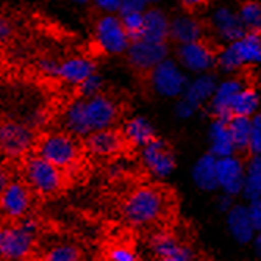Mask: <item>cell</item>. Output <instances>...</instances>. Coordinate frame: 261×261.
Segmentation results:
<instances>
[{
  "mask_svg": "<svg viewBox=\"0 0 261 261\" xmlns=\"http://www.w3.org/2000/svg\"><path fill=\"white\" fill-rule=\"evenodd\" d=\"M169 210V200L160 188L141 186L132 191L122 203V216L135 228L156 224Z\"/></svg>",
  "mask_w": 261,
  "mask_h": 261,
  "instance_id": "obj_1",
  "label": "cell"
},
{
  "mask_svg": "<svg viewBox=\"0 0 261 261\" xmlns=\"http://www.w3.org/2000/svg\"><path fill=\"white\" fill-rule=\"evenodd\" d=\"M39 222L30 215L19 221L0 222V259L23 261L36 246Z\"/></svg>",
  "mask_w": 261,
  "mask_h": 261,
  "instance_id": "obj_2",
  "label": "cell"
},
{
  "mask_svg": "<svg viewBox=\"0 0 261 261\" xmlns=\"http://www.w3.org/2000/svg\"><path fill=\"white\" fill-rule=\"evenodd\" d=\"M23 181L32 193L49 197L57 194L64 185L63 171L39 155H30L23 161Z\"/></svg>",
  "mask_w": 261,
  "mask_h": 261,
  "instance_id": "obj_3",
  "label": "cell"
},
{
  "mask_svg": "<svg viewBox=\"0 0 261 261\" xmlns=\"http://www.w3.org/2000/svg\"><path fill=\"white\" fill-rule=\"evenodd\" d=\"M36 155L42 156L57 168L70 169L79 163L80 147L77 141L64 133H49L44 135L36 142Z\"/></svg>",
  "mask_w": 261,
  "mask_h": 261,
  "instance_id": "obj_4",
  "label": "cell"
},
{
  "mask_svg": "<svg viewBox=\"0 0 261 261\" xmlns=\"http://www.w3.org/2000/svg\"><path fill=\"white\" fill-rule=\"evenodd\" d=\"M261 61V36L250 32L243 38L233 41L219 55V64L224 70H236L247 63Z\"/></svg>",
  "mask_w": 261,
  "mask_h": 261,
  "instance_id": "obj_5",
  "label": "cell"
},
{
  "mask_svg": "<svg viewBox=\"0 0 261 261\" xmlns=\"http://www.w3.org/2000/svg\"><path fill=\"white\" fill-rule=\"evenodd\" d=\"M33 193L23 180H10L0 193V216L7 221H19L30 215Z\"/></svg>",
  "mask_w": 261,
  "mask_h": 261,
  "instance_id": "obj_6",
  "label": "cell"
},
{
  "mask_svg": "<svg viewBox=\"0 0 261 261\" xmlns=\"http://www.w3.org/2000/svg\"><path fill=\"white\" fill-rule=\"evenodd\" d=\"M35 142V135L29 125L17 122L0 124V152L5 156L16 160L27 155Z\"/></svg>",
  "mask_w": 261,
  "mask_h": 261,
  "instance_id": "obj_7",
  "label": "cell"
},
{
  "mask_svg": "<svg viewBox=\"0 0 261 261\" xmlns=\"http://www.w3.org/2000/svg\"><path fill=\"white\" fill-rule=\"evenodd\" d=\"M97 45L107 54H122L128 49L130 38L125 33L119 17L113 14L102 16L96 23Z\"/></svg>",
  "mask_w": 261,
  "mask_h": 261,
  "instance_id": "obj_8",
  "label": "cell"
},
{
  "mask_svg": "<svg viewBox=\"0 0 261 261\" xmlns=\"http://www.w3.org/2000/svg\"><path fill=\"white\" fill-rule=\"evenodd\" d=\"M83 117L89 133L105 130L116 122L117 107L110 97L97 94L94 97L83 99Z\"/></svg>",
  "mask_w": 261,
  "mask_h": 261,
  "instance_id": "obj_9",
  "label": "cell"
},
{
  "mask_svg": "<svg viewBox=\"0 0 261 261\" xmlns=\"http://www.w3.org/2000/svg\"><path fill=\"white\" fill-rule=\"evenodd\" d=\"M150 83L164 97H177L186 88V79L172 60H163L150 70Z\"/></svg>",
  "mask_w": 261,
  "mask_h": 261,
  "instance_id": "obj_10",
  "label": "cell"
},
{
  "mask_svg": "<svg viewBox=\"0 0 261 261\" xmlns=\"http://www.w3.org/2000/svg\"><path fill=\"white\" fill-rule=\"evenodd\" d=\"M142 163L146 169L156 178L169 177L175 168V160L164 141L152 139L142 147Z\"/></svg>",
  "mask_w": 261,
  "mask_h": 261,
  "instance_id": "obj_11",
  "label": "cell"
},
{
  "mask_svg": "<svg viewBox=\"0 0 261 261\" xmlns=\"http://www.w3.org/2000/svg\"><path fill=\"white\" fill-rule=\"evenodd\" d=\"M168 47L164 42H152L146 39H135L128 45V58L138 70H152L156 64L166 60Z\"/></svg>",
  "mask_w": 261,
  "mask_h": 261,
  "instance_id": "obj_12",
  "label": "cell"
},
{
  "mask_svg": "<svg viewBox=\"0 0 261 261\" xmlns=\"http://www.w3.org/2000/svg\"><path fill=\"white\" fill-rule=\"evenodd\" d=\"M216 171H218V188L228 196H238L243 191V183H244V166L243 163L230 156L218 158L216 163Z\"/></svg>",
  "mask_w": 261,
  "mask_h": 261,
  "instance_id": "obj_13",
  "label": "cell"
},
{
  "mask_svg": "<svg viewBox=\"0 0 261 261\" xmlns=\"http://www.w3.org/2000/svg\"><path fill=\"white\" fill-rule=\"evenodd\" d=\"M178 57L181 64L193 72H205L215 64V55H213L211 49L199 41L181 44Z\"/></svg>",
  "mask_w": 261,
  "mask_h": 261,
  "instance_id": "obj_14",
  "label": "cell"
},
{
  "mask_svg": "<svg viewBox=\"0 0 261 261\" xmlns=\"http://www.w3.org/2000/svg\"><path fill=\"white\" fill-rule=\"evenodd\" d=\"M227 227L230 234L233 236V240L240 244L250 243L256 233L249 215V210L244 205H233L227 211Z\"/></svg>",
  "mask_w": 261,
  "mask_h": 261,
  "instance_id": "obj_15",
  "label": "cell"
},
{
  "mask_svg": "<svg viewBox=\"0 0 261 261\" xmlns=\"http://www.w3.org/2000/svg\"><path fill=\"white\" fill-rule=\"evenodd\" d=\"M122 136L110 128L92 132L86 138V149L96 156H111L122 150Z\"/></svg>",
  "mask_w": 261,
  "mask_h": 261,
  "instance_id": "obj_16",
  "label": "cell"
},
{
  "mask_svg": "<svg viewBox=\"0 0 261 261\" xmlns=\"http://www.w3.org/2000/svg\"><path fill=\"white\" fill-rule=\"evenodd\" d=\"M241 88V82L238 80H227L216 86L211 96V110L219 121L227 122L231 117V102Z\"/></svg>",
  "mask_w": 261,
  "mask_h": 261,
  "instance_id": "obj_17",
  "label": "cell"
},
{
  "mask_svg": "<svg viewBox=\"0 0 261 261\" xmlns=\"http://www.w3.org/2000/svg\"><path fill=\"white\" fill-rule=\"evenodd\" d=\"M94 72H96V66L85 57L67 58L58 66V77L69 85H80Z\"/></svg>",
  "mask_w": 261,
  "mask_h": 261,
  "instance_id": "obj_18",
  "label": "cell"
},
{
  "mask_svg": "<svg viewBox=\"0 0 261 261\" xmlns=\"http://www.w3.org/2000/svg\"><path fill=\"white\" fill-rule=\"evenodd\" d=\"M169 36V20L161 10L152 8L144 13V27L141 38L152 42H164Z\"/></svg>",
  "mask_w": 261,
  "mask_h": 261,
  "instance_id": "obj_19",
  "label": "cell"
},
{
  "mask_svg": "<svg viewBox=\"0 0 261 261\" xmlns=\"http://www.w3.org/2000/svg\"><path fill=\"white\" fill-rule=\"evenodd\" d=\"M213 23L219 33V36L225 41H236L244 36V25L240 19V16H236L233 11L227 8H219L215 16H213Z\"/></svg>",
  "mask_w": 261,
  "mask_h": 261,
  "instance_id": "obj_20",
  "label": "cell"
},
{
  "mask_svg": "<svg viewBox=\"0 0 261 261\" xmlns=\"http://www.w3.org/2000/svg\"><path fill=\"white\" fill-rule=\"evenodd\" d=\"M216 163H218V158L213 153H208V155H203L194 166V169H193L194 183L200 189H203V191H215L218 188Z\"/></svg>",
  "mask_w": 261,
  "mask_h": 261,
  "instance_id": "obj_21",
  "label": "cell"
},
{
  "mask_svg": "<svg viewBox=\"0 0 261 261\" xmlns=\"http://www.w3.org/2000/svg\"><path fill=\"white\" fill-rule=\"evenodd\" d=\"M216 86L218 85L213 75H200L199 79H196L185 88L183 99H186L189 103H193L196 108H199L203 102L211 99Z\"/></svg>",
  "mask_w": 261,
  "mask_h": 261,
  "instance_id": "obj_22",
  "label": "cell"
},
{
  "mask_svg": "<svg viewBox=\"0 0 261 261\" xmlns=\"http://www.w3.org/2000/svg\"><path fill=\"white\" fill-rule=\"evenodd\" d=\"M169 35L180 44H188L199 41L202 35L200 23L189 17V16H178L169 23Z\"/></svg>",
  "mask_w": 261,
  "mask_h": 261,
  "instance_id": "obj_23",
  "label": "cell"
},
{
  "mask_svg": "<svg viewBox=\"0 0 261 261\" xmlns=\"http://www.w3.org/2000/svg\"><path fill=\"white\" fill-rule=\"evenodd\" d=\"M210 141H211V152L216 158H222V156H230L233 155L234 144L233 139L230 136L227 122L224 121H216L210 128Z\"/></svg>",
  "mask_w": 261,
  "mask_h": 261,
  "instance_id": "obj_24",
  "label": "cell"
},
{
  "mask_svg": "<svg viewBox=\"0 0 261 261\" xmlns=\"http://www.w3.org/2000/svg\"><path fill=\"white\" fill-rule=\"evenodd\" d=\"M153 127L152 124L146 119V117H133L125 124L124 128V138L133 146L144 147L147 142L153 139Z\"/></svg>",
  "mask_w": 261,
  "mask_h": 261,
  "instance_id": "obj_25",
  "label": "cell"
},
{
  "mask_svg": "<svg viewBox=\"0 0 261 261\" xmlns=\"http://www.w3.org/2000/svg\"><path fill=\"white\" fill-rule=\"evenodd\" d=\"M63 124L69 130V133H72L75 136L89 135V130L85 124V117H83V99H77L67 105V108L63 113Z\"/></svg>",
  "mask_w": 261,
  "mask_h": 261,
  "instance_id": "obj_26",
  "label": "cell"
},
{
  "mask_svg": "<svg viewBox=\"0 0 261 261\" xmlns=\"http://www.w3.org/2000/svg\"><path fill=\"white\" fill-rule=\"evenodd\" d=\"M241 193L250 202L261 199V156L259 155H256L247 166V169L244 172V183Z\"/></svg>",
  "mask_w": 261,
  "mask_h": 261,
  "instance_id": "obj_27",
  "label": "cell"
},
{
  "mask_svg": "<svg viewBox=\"0 0 261 261\" xmlns=\"http://www.w3.org/2000/svg\"><path fill=\"white\" fill-rule=\"evenodd\" d=\"M227 127L230 136L233 139L234 149H249V139H250V119L244 116H231L227 121Z\"/></svg>",
  "mask_w": 261,
  "mask_h": 261,
  "instance_id": "obj_28",
  "label": "cell"
},
{
  "mask_svg": "<svg viewBox=\"0 0 261 261\" xmlns=\"http://www.w3.org/2000/svg\"><path fill=\"white\" fill-rule=\"evenodd\" d=\"M258 96L253 89H240L231 102V116H252L258 108Z\"/></svg>",
  "mask_w": 261,
  "mask_h": 261,
  "instance_id": "obj_29",
  "label": "cell"
},
{
  "mask_svg": "<svg viewBox=\"0 0 261 261\" xmlns=\"http://www.w3.org/2000/svg\"><path fill=\"white\" fill-rule=\"evenodd\" d=\"M178 246H180L178 240L169 231H156L149 240V247L160 261L166 256H169Z\"/></svg>",
  "mask_w": 261,
  "mask_h": 261,
  "instance_id": "obj_30",
  "label": "cell"
},
{
  "mask_svg": "<svg viewBox=\"0 0 261 261\" xmlns=\"http://www.w3.org/2000/svg\"><path fill=\"white\" fill-rule=\"evenodd\" d=\"M80 259H82L80 249L69 243L52 246L42 256V261H80Z\"/></svg>",
  "mask_w": 261,
  "mask_h": 261,
  "instance_id": "obj_31",
  "label": "cell"
},
{
  "mask_svg": "<svg viewBox=\"0 0 261 261\" xmlns=\"http://www.w3.org/2000/svg\"><path fill=\"white\" fill-rule=\"evenodd\" d=\"M240 19L244 29L250 32H258L261 29V5L258 2H247L241 8Z\"/></svg>",
  "mask_w": 261,
  "mask_h": 261,
  "instance_id": "obj_32",
  "label": "cell"
},
{
  "mask_svg": "<svg viewBox=\"0 0 261 261\" xmlns=\"http://www.w3.org/2000/svg\"><path fill=\"white\" fill-rule=\"evenodd\" d=\"M122 27L130 39H139L144 27V13H124L122 14Z\"/></svg>",
  "mask_w": 261,
  "mask_h": 261,
  "instance_id": "obj_33",
  "label": "cell"
},
{
  "mask_svg": "<svg viewBox=\"0 0 261 261\" xmlns=\"http://www.w3.org/2000/svg\"><path fill=\"white\" fill-rule=\"evenodd\" d=\"M108 261H139L136 250L125 244H116L108 249L107 252Z\"/></svg>",
  "mask_w": 261,
  "mask_h": 261,
  "instance_id": "obj_34",
  "label": "cell"
},
{
  "mask_svg": "<svg viewBox=\"0 0 261 261\" xmlns=\"http://www.w3.org/2000/svg\"><path fill=\"white\" fill-rule=\"evenodd\" d=\"M102 89V79L94 72L92 75H89L88 79H85L80 85H79V94L82 99H89L100 94Z\"/></svg>",
  "mask_w": 261,
  "mask_h": 261,
  "instance_id": "obj_35",
  "label": "cell"
},
{
  "mask_svg": "<svg viewBox=\"0 0 261 261\" xmlns=\"http://www.w3.org/2000/svg\"><path fill=\"white\" fill-rule=\"evenodd\" d=\"M249 149L255 155H261V114H256L250 121V139Z\"/></svg>",
  "mask_w": 261,
  "mask_h": 261,
  "instance_id": "obj_36",
  "label": "cell"
},
{
  "mask_svg": "<svg viewBox=\"0 0 261 261\" xmlns=\"http://www.w3.org/2000/svg\"><path fill=\"white\" fill-rule=\"evenodd\" d=\"M194 258H196V255L191 247L180 244L169 256L163 258L161 261H194Z\"/></svg>",
  "mask_w": 261,
  "mask_h": 261,
  "instance_id": "obj_37",
  "label": "cell"
},
{
  "mask_svg": "<svg viewBox=\"0 0 261 261\" xmlns=\"http://www.w3.org/2000/svg\"><path fill=\"white\" fill-rule=\"evenodd\" d=\"M147 0H121L119 11L124 13H144L147 7Z\"/></svg>",
  "mask_w": 261,
  "mask_h": 261,
  "instance_id": "obj_38",
  "label": "cell"
},
{
  "mask_svg": "<svg viewBox=\"0 0 261 261\" xmlns=\"http://www.w3.org/2000/svg\"><path fill=\"white\" fill-rule=\"evenodd\" d=\"M249 210V215H250V219H252V224L255 227V230H261V199H256V200H252L250 205L247 206Z\"/></svg>",
  "mask_w": 261,
  "mask_h": 261,
  "instance_id": "obj_39",
  "label": "cell"
},
{
  "mask_svg": "<svg viewBox=\"0 0 261 261\" xmlns=\"http://www.w3.org/2000/svg\"><path fill=\"white\" fill-rule=\"evenodd\" d=\"M58 63L55 60L50 58H44L39 61V69L42 70V74L45 75H52V77H58Z\"/></svg>",
  "mask_w": 261,
  "mask_h": 261,
  "instance_id": "obj_40",
  "label": "cell"
},
{
  "mask_svg": "<svg viewBox=\"0 0 261 261\" xmlns=\"http://www.w3.org/2000/svg\"><path fill=\"white\" fill-rule=\"evenodd\" d=\"M196 110H197V108H196L193 103H189L186 99H181V100L177 103V108H175L177 114H178L180 117H183V119H186V117H191V116L194 114Z\"/></svg>",
  "mask_w": 261,
  "mask_h": 261,
  "instance_id": "obj_41",
  "label": "cell"
},
{
  "mask_svg": "<svg viewBox=\"0 0 261 261\" xmlns=\"http://www.w3.org/2000/svg\"><path fill=\"white\" fill-rule=\"evenodd\" d=\"M94 4L107 13H114V11H119L121 0H94Z\"/></svg>",
  "mask_w": 261,
  "mask_h": 261,
  "instance_id": "obj_42",
  "label": "cell"
},
{
  "mask_svg": "<svg viewBox=\"0 0 261 261\" xmlns=\"http://www.w3.org/2000/svg\"><path fill=\"white\" fill-rule=\"evenodd\" d=\"M10 172H8V169H7V166L0 161V193L4 191L5 189V186L10 183Z\"/></svg>",
  "mask_w": 261,
  "mask_h": 261,
  "instance_id": "obj_43",
  "label": "cell"
},
{
  "mask_svg": "<svg viewBox=\"0 0 261 261\" xmlns=\"http://www.w3.org/2000/svg\"><path fill=\"white\" fill-rule=\"evenodd\" d=\"M11 36V25L8 20L0 19V42H5Z\"/></svg>",
  "mask_w": 261,
  "mask_h": 261,
  "instance_id": "obj_44",
  "label": "cell"
},
{
  "mask_svg": "<svg viewBox=\"0 0 261 261\" xmlns=\"http://www.w3.org/2000/svg\"><path fill=\"white\" fill-rule=\"evenodd\" d=\"M218 206H219L221 211H225V213H227V211L233 206V197L224 193V194L219 197V200H218Z\"/></svg>",
  "mask_w": 261,
  "mask_h": 261,
  "instance_id": "obj_45",
  "label": "cell"
},
{
  "mask_svg": "<svg viewBox=\"0 0 261 261\" xmlns=\"http://www.w3.org/2000/svg\"><path fill=\"white\" fill-rule=\"evenodd\" d=\"M253 249H255V253L258 255V258H261V230H258L253 236Z\"/></svg>",
  "mask_w": 261,
  "mask_h": 261,
  "instance_id": "obj_46",
  "label": "cell"
},
{
  "mask_svg": "<svg viewBox=\"0 0 261 261\" xmlns=\"http://www.w3.org/2000/svg\"><path fill=\"white\" fill-rule=\"evenodd\" d=\"M181 2H183V5H186V7H189V8H196V7L205 4L206 0H181Z\"/></svg>",
  "mask_w": 261,
  "mask_h": 261,
  "instance_id": "obj_47",
  "label": "cell"
},
{
  "mask_svg": "<svg viewBox=\"0 0 261 261\" xmlns=\"http://www.w3.org/2000/svg\"><path fill=\"white\" fill-rule=\"evenodd\" d=\"M72 2H75V4H86V2H89V0H72Z\"/></svg>",
  "mask_w": 261,
  "mask_h": 261,
  "instance_id": "obj_48",
  "label": "cell"
},
{
  "mask_svg": "<svg viewBox=\"0 0 261 261\" xmlns=\"http://www.w3.org/2000/svg\"><path fill=\"white\" fill-rule=\"evenodd\" d=\"M161 2V0H147V4H158Z\"/></svg>",
  "mask_w": 261,
  "mask_h": 261,
  "instance_id": "obj_49",
  "label": "cell"
},
{
  "mask_svg": "<svg viewBox=\"0 0 261 261\" xmlns=\"http://www.w3.org/2000/svg\"><path fill=\"white\" fill-rule=\"evenodd\" d=\"M80 261H96V259H80Z\"/></svg>",
  "mask_w": 261,
  "mask_h": 261,
  "instance_id": "obj_50",
  "label": "cell"
},
{
  "mask_svg": "<svg viewBox=\"0 0 261 261\" xmlns=\"http://www.w3.org/2000/svg\"><path fill=\"white\" fill-rule=\"evenodd\" d=\"M0 222H2V216H0Z\"/></svg>",
  "mask_w": 261,
  "mask_h": 261,
  "instance_id": "obj_51",
  "label": "cell"
},
{
  "mask_svg": "<svg viewBox=\"0 0 261 261\" xmlns=\"http://www.w3.org/2000/svg\"><path fill=\"white\" fill-rule=\"evenodd\" d=\"M259 156H261V155H259Z\"/></svg>",
  "mask_w": 261,
  "mask_h": 261,
  "instance_id": "obj_52",
  "label": "cell"
}]
</instances>
